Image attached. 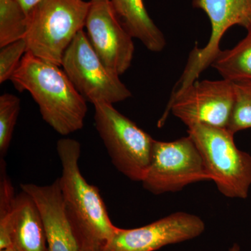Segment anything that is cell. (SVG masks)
I'll list each match as a JSON object with an SVG mask.
<instances>
[{
  "mask_svg": "<svg viewBox=\"0 0 251 251\" xmlns=\"http://www.w3.org/2000/svg\"><path fill=\"white\" fill-rule=\"evenodd\" d=\"M27 15L16 0H0V48L24 39Z\"/></svg>",
  "mask_w": 251,
  "mask_h": 251,
  "instance_id": "2e32d148",
  "label": "cell"
},
{
  "mask_svg": "<svg viewBox=\"0 0 251 251\" xmlns=\"http://www.w3.org/2000/svg\"><path fill=\"white\" fill-rule=\"evenodd\" d=\"M204 229L205 224L199 216L182 211L175 212L138 228L117 227L100 251H155L195 239Z\"/></svg>",
  "mask_w": 251,
  "mask_h": 251,
  "instance_id": "8fae6325",
  "label": "cell"
},
{
  "mask_svg": "<svg viewBox=\"0 0 251 251\" xmlns=\"http://www.w3.org/2000/svg\"><path fill=\"white\" fill-rule=\"evenodd\" d=\"M21 110V99L11 94L0 97V158L9 150Z\"/></svg>",
  "mask_w": 251,
  "mask_h": 251,
  "instance_id": "e0dca14e",
  "label": "cell"
},
{
  "mask_svg": "<svg viewBox=\"0 0 251 251\" xmlns=\"http://www.w3.org/2000/svg\"><path fill=\"white\" fill-rule=\"evenodd\" d=\"M234 84V106L227 128L234 135L251 128V82Z\"/></svg>",
  "mask_w": 251,
  "mask_h": 251,
  "instance_id": "ac0fdd59",
  "label": "cell"
},
{
  "mask_svg": "<svg viewBox=\"0 0 251 251\" xmlns=\"http://www.w3.org/2000/svg\"><path fill=\"white\" fill-rule=\"evenodd\" d=\"M193 6L206 13L210 21L211 31L204 48H194L190 53L182 75L175 87L185 90L196 82L203 71L211 65L221 52L220 43L227 29L239 25L251 27V0H193Z\"/></svg>",
  "mask_w": 251,
  "mask_h": 251,
  "instance_id": "9c48e42d",
  "label": "cell"
},
{
  "mask_svg": "<svg viewBox=\"0 0 251 251\" xmlns=\"http://www.w3.org/2000/svg\"><path fill=\"white\" fill-rule=\"evenodd\" d=\"M0 251H20L18 250L17 248H16L14 247V246H12V247H9V248H6V249H1Z\"/></svg>",
  "mask_w": 251,
  "mask_h": 251,
  "instance_id": "7402d4cb",
  "label": "cell"
},
{
  "mask_svg": "<svg viewBox=\"0 0 251 251\" xmlns=\"http://www.w3.org/2000/svg\"><path fill=\"white\" fill-rule=\"evenodd\" d=\"M247 31L232 49L221 50L211 65L223 78L234 83L251 82V27Z\"/></svg>",
  "mask_w": 251,
  "mask_h": 251,
  "instance_id": "9a60e30c",
  "label": "cell"
},
{
  "mask_svg": "<svg viewBox=\"0 0 251 251\" xmlns=\"http://www.w3.org/2000/svg\"><path fill=\"white\" fill-rule=\"evenodd\" d=\"M229 251H240V247L237 244H234L232 247L229 249Z\"/></svg>",
  "mask_w": 251,
  "mask_h": 251,
  "instance_id": "603a6c76",
  "label": "cell"
},
{
  "mask_svg": "<svg viewBox=\"0 0 251 251\" xmlns=\"http://www.w3.org/2000/svg\"><path fill=\"white\" fill-rule=\"evenodd\" d=\"M62 66L78 93L93 105H113L132 96L120 76L110 72L99 58L83 29L64 52Z\"/></svg>",
  "mask_w": 251,
  "mask_h": 251,
  "instance_id": "8992f818",
  "label": "cell"
},
{
  "mask_svg": "<svg viewBox=\"0 0 251 251\" xmlns=\"http://www.w3.org/2000/svg\"><path fill=\"white\" fill-rule=\"evenodd\" d=\"M4 158H0V233L11 232L15 201L14 186L6 172Z\"/></svg>",
  "mask_w": 251,
  "mask_h": 251,
  "instance_id": "d6986e66",
  "label": "cell"
},
{
  "mask_svg": "<svg viewBox=\"0 0 251 251\" xmlns=\"http://www.w3.org/2000/svg\"><path fill=\"white\" fill-rule=\"evenodd\" d=\"M94 106L96 128L112 164L128 179L142 182L151 163L155 140L112 104Z\"/></svg>",
  "mask_w": 251,
  "mask_h": 251,
  "instance_id": "5b68a950",
  "label": "cell"
},
{
  "mask_svg": "<svg viewBox=\"0 0 251 251\" xmlns=\"http://www.w3.org/2000/svg\"><path fill=\"white\" fill-rule=\"evenodd\" d=\"M62 164L59 178L64 209L80 251H100L111 239L112 224L99 188L86 181L79 168L81 145L62 138L57 143Z\"/></svg>",
  "mask_w": 251,
  "mask_h": 251,
  "instance_id": "6da1fadb",
  "label": "cell"
},
{
  "mask_svg": "<svg viewBox=\"0 0 251 251\" xmlns=\"http://www.w3.org/2000/svg\"><path fill=\"white\" fill-rule=\"evenodd\" d=\"M11 80L18 90L29 92L43 120L59 134L83 128L87 101L59 66L27 52Z\"/></svg>",
  "mask_w": 251,
  "mask_h": 251,
  "instance_id": "7a4b0ae2",
  "label": "cell"
},
{
  "mask_svg": "<svg viewBox=\"0 0 251 251\" xmlns=\"http://www.w3.org/2000/svg\"><path fill=\"white\" fill-rule=\"evenodd\" d=\"M209 180L202 156L188 135L172 142L155 140L151 163L142 184L149 192L161 195Z\"/></svg>",
  "mask_w": 251,
  "mask_h": 251,
  "instance_id": "52a82bcc",
  "label": "cell"
},
{
  "mask_svg": "<svg viewBox=\"0 0 251 251\" xmlns=\"http://www.w3.org/2000/svg\"><path fill=\"white\" fill-rule=\"evenodd\" d=\"M22 6L23 9L25 11L27 15L29 14L33 8L36 6L38 3L40 2L41 0H16Z\"/></svg>",
  "mask_w": 251,
  "mask_h": 251,
  "instance_id": "44dd1931",
  "label": "cell"
},
{
  "mask_svg": "<svg viewBox=\"0 0 251 251\" xmlns=\"http://www.w3.org/2000/svg\"><path fill=\"white\" fill-rule=\"evenodd\" d=\"M21 188L34 199L40 210L49 251H80L64 211L59 178L51 184H22Z\"/></svg>",
  "mask_w": 251,
  "mask_h": 251,
  "instance_id": "7c38bea8",
  "label": "cell"
},
{
  "mask_svg": "<svg viewBox=\"0 0 251 251\" xmlns=\"http://www.w3.org/2000/svg\"><path fill=\"white\" fill-rule=\"evenodd\" d=\"M13 246L20 251H49L44 220L34 199L23 191L16 196L12 216Z\"/></svg>",
  "mask_w": 251,
  "mask_h": 251,
  "instance_id": "4fadbf2b",
  "label": "cell"
},
{
  "mask_svg": "<svg viewBox=\"0 0 251 251\" xmlns=\"http://www.w3.org/2000/svg\"><path fill=\"white\" fill-rule=\"evenodd\" d=\"M211 179L226 197L245 199L251 186V156L239 150L227 128L204 125L188 128Z\"/></svg>",
  "mask_w": 251,
  "mask_h": 251,
  "instance_id": "277c9868",
  "label": "cell"
},
{
  "mask_svg": "<svg viewBox=\"0 0 251 251\" xmlns=\"http://www.w3.org/2000/svg\"><path fill=\"white\" fill-rule=\"evenodd\" d=\"M27 52L25 39L8 44L0 50V83L11 80L17 70L23 56Z\"/></svg>",
  "mask_w": 251,
  "mask_h": 251,
  "instance_id": "ffe728a7",
  "label": "cell"
},
{
  "mask_svg": "<svg viewBox=\"0 0 251 251\" xmlns=\"http://www.w3.org/2000/svg\"><path fill=\"white\" fill-rule=\"evenodd\" d=\"M115 14L126 30L138 39L151 52L165 49L166 40L163 32L150 18L143 0H111Z\"/></svg>",
  "mask_w": 251,
  "mask_h": 251,
  "instance_id": "5bb4252c",
  "label": "cell"
},
{
  "mask_svg": "<svg viewBox=\"0 0 251 251\" xmlns=\"http://www.w3.org/2000/svg\"><path fill=\"white\" fill-rule=\"evenodd\" d=\"M234 102V82L219 80L196 81L182 92L171 97L158 126L166 123L170 114L187 127L197 125L227 128Z\"/></svg>",
  "mask_w": 251,
  "mask_h": 251,
  "instance_id": "ba28073f",
  "label": "cell"
},
{
  "mask_svg": "<svg viewBox=\"0 0 251 251\" xmlns=\"http://www.w3.org/2000/svg\"><path fill=\"white\" fill-rule=\"evenodd\" d=\"M90 1L85 23L87 38L105 67L120 76L131 65L133 38L117 17L111 0Z\"/></svg>",
  "mask_w": 251,
  "mask_h": 251,
  "instance_id": "30bf717a",
  "label": "cell"
},
{
  "mask_svg": "<svg viewBox=\"0 0 251 251\" xmlns=\"http://www.w3.org/2000/svg\"><path fill=\"white\" fill-rule=\"evenodd\" d=\"M90 1L41 0L27 15V52L56 65L85 26Z\"/></svg>",
  "mask_w": 251,
  "mask_h": 251,
  "instance_id": "3957f363",
  "label": "cell"
}]
</instances>
